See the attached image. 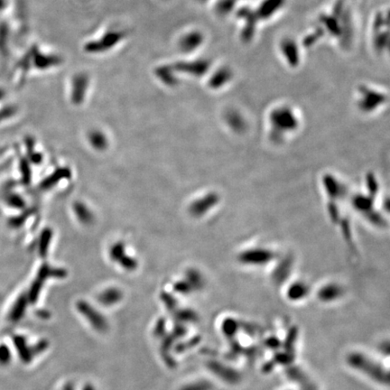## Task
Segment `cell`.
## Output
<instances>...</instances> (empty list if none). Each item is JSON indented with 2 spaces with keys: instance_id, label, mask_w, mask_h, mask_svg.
Returning a JSON list of instances; mask_svg holds the SVG:
<instances>
[{
  "instance_id": "6da1fadb",
  "label": "cell",
  "mask_w": 390,
  "mask_h": 390,
  "mask_svg": "<svg viewBox=\"0 0 390 390\" xmlns=\"http://www.w3.org/2000/svg\"><path fill=\"white\" fill-rule=\"evenodd\" d=\"M348 363L356 371L367 375L375 381L382 384L388 382L387 373L384 371V369L379 364L374 362V360L364 355L363 353L353 352L348 357Z\"/></svg>"
},
{
  "instance_id": "7a4b0ae2",
  "label": "cell",
  "mask_w": 390,
  "mask_h": 390,
  "mask_svg": "<svg viewBox=\"0 0 390 390\" xmlns=\"http://www.w3.org/2000/svg\"><path fill=\"white\" fill-rule=\"evenodd\" d=\"M125 36L126 34L124 31H117V30L108 31L105 33L101 38L86 43L84 49L87 53H91V54L107 52L117 45L120 41H122L125 38Z\"/></svg>"
},
{
  "instance_id": "3957f363",
  "label": "cell",
  "mask_w": 390,
  "mask_h": 390,
  "mask_svg": "<svg viewBox=\"0 0 390 390\" xmlns=\"http://www.w3.org/2000/svg\"><path fill=\"white\" fill-rule=\"evenodd\" d=\"M274 251L267 247H251L245 249L239 256V260L245 266H264L274 259Z\"/></svg>"
},
{
  "instance_id": "277c9868",
  "label": "cell",
  "mask_w": 390,
  "mask_h": 390,
  "mask_svg": "<svg viewBox=\"0 0 390 390\" xmlns=\"http://www.w3.org/2000/svg\"><path fill=\"white\" fill-rule=\"evenodd\" d=\"M271 122L273 125V131L278 132L281 135L288 132L294 131L297 126V121L292 113H290L289 116L286 112L284 113L283 117L276 115L271 120Z\"/></svg>"
},
{
  "instance_id": "5b68a950",
  "label": "cell",
  "mask_w": 390,
  "mask_h": 390,
  "mask_svg": "<svg viewBox=\"0 0 390 390\" xmlns=\"http://www.w3.org/2000/svg\"><path fill=\"white\" fill-rule=\"evenodd\" d=\"M79 310H81V313L84 316L88 318L89 323L93 325V327H95L97 330L103 331L107 328V323L105 321L104 318L100 313L97 312L96 310L93 309L88 304L86 303H80L79 304Z\"/></svg>"
},
{
  "instance_id": "8992f818",
  "label": "cell",
  "mask_w": 390,
  "mask_h": 390,
  "mask_svg": "<svg viewBox=\"0 0 390 390\" xmlns=\"http://www.w3.org/2000/svg\"><path fill=\"white\" fill-rule=\"evenodd\" d=\"M89 78L85 74H78L75 75L73 80V101L75 103H81L85 95L86 90L88 88Z\"/></svg>"
},
{
  "instance_id": "52a82bcc",
  "label": "cell",
  "mask_w": 390,
  "mask_h": 390,
  "mask_svg": "<svg viewBox=\"0 0 390 390\" xmlns=\"http://www.w3.org/2000/svg\"><path fill=\"white\" fill-rule=\"evenodd\" d=\"M219 201L216 194H207L203 198L199 199L198 201H194V203L191 206V213L194 216H200L205 214L209 211V209L213 208L214 205H216Z\"/></svg>"
},
{
  "instance_id": "ba28073f",
  "label": "cell",
  "mask_w": 390,
  "mask_h": 390,
  "mask_svg": "<svg viewBox=\"0 0 390 390\" xmlns=\"http://www.w3.org/2000/svg\"><path fill=\"white\" fill-rule=\"evenodd\" d=\"M35 67L39 70H47L53 68L54 66H58L62 62V59L57 55L53 54H40L39 51H35L34 55Z\"/></svg>"
},
{
  "instance_id": "9c48e42d",
  "label": "cell",
  "mask_w": 390,
  "mask_h": 390,
  "mask_svg": "<svg viewBox=\"0 0 390 390\" xmlns=\"http://www.w3.org/2000/svg\"><path fill=\"white\" fill-rule=\"evenodd\" d=\"M317 295L322 302L335 301L342 295V288L337 284H328L319 290Z\"/></svg>"
},
{
  "instance_id": "30bf717a",
  "label": "cell",
  "mask_w": 390,
  "mask_h": 390,
  "mask_svg": "<svg viewBox=\"0 0 390 390\" xmlns=\"http://www.w3.org/2000/svg\"><path fill=\"white\" fill-rule=\"evenodd\" d=\"M201 42V35H198L197 33H191L188 35H185L180 43V49L182 52H190L200 44Z\"/></svg>"
},
{
  "instance_id": "8fae6325",
  "label": "cell",
  "mask_w": 390,
  "mask_h": 390,
  "mask_svg": "<svg viewBox=\"0 0 390 390\" xmlns=\"http://www.w3.org/2000/svg\"><path fill=\"white\" fill-rule=\"evenodd\" d=\"M308 287L304 283L297 282L290 286L287 291V297L292 301H299L307 295Z\"/></svg>"
},
{
  "instance_id": "7c38bea8",
  "label": "cell",
  "mask_w": 390,
  "mask_h": 390,
  "mask_svg": "<svg viewBox=\"0 0 390 390\" xmlns=\"http://www.w3.org/2000/svg\"><path fill=\"white\" fill-rule=\"evenodd\" d=\"M173 71L174 68L170 66H161L155 70V75L166 85H174L176 82V79L174 77Z\"/></svg>"
},
{
  "instance_id": "4fadbf2b",
  "label": "cell",
  "mask_w": 390,
  "mask_h": 390,
  "mask_svg": "<svg viewBox=\"0 0 390 390\" xmlns=\"http://www.w3.org/2000/svg\"><path fill=\"white\" fill-rule=\"evenodd\" d=\"M121 299V293L119 290L109 289L105 291L100 296V301L105 305H114V303L120 301Z\"/></svg>"
},
{
  "instance_id": "5bb4252c",
  "label": "cell",
  "mask_w": 390,
  "mask_h": 390,
  "mask_svg": "<svg viewBox=\"0 0 390 390\" xmlns=\"http://www.w3.org/2000/svg\"><path fill=\"white\" fill-rule=\"evenodd\" d=\"M89 139H90V142H91L93 146L98 148V149H103L106 147L107 140L105 139V136L102 133L93 132L90 135H89Z\"/></svg>"
},
{
  "instance_id": "9a60e30c",
  "label": "cell",
  "mask_w": 390,
  "mask_h": 390,
  "mask_svg": "<svg viewBox=\"0 0 390 390\" xmlns=\"http://www.w3.org/2000/svg\"><path fill=\"white\" fill-rule=\"evenodd\" d=\"M75 210H76V213H77L78 216H79V218H80L82 221H84V222H86V221L89 222V220H91V215H90V213H89V211H88V209L86 210L85 207H84L83 205L78 204L77 206H76Z\"/></svg>"
},
{
  "instance_id": "2e32d148",
  "label": "cell",
  "mask_w": 390,
  "mask_h": 390,
  "mask_svg": "<svg viewBox=\"0 0 390 390\" xmlns=\"http://www.w3.org/2000/svg\"><path fill=\"white\" fill-rule=\"evenodd\" d=\"M207 389V386L204 384H196V385H193V386H187L185 390H206Z\"/></svg>"
},
{
  "instance_id": "e0dca14e",
  "label": "cell",
  "mask_w": 390,
  "mask_h": 390,
  "mask_svg": "<svg viewBox=\"0 0 390 390\" xmlns=\"http://www.w3.org/2000/svg\"><path fill=\"white\" fill-rule=\"evenodd\" d=\"M85 390H93V388H90L89 386H87V387L85 388Z\"/></svg>"
},
{
  "instance_id": "ac0fdd59",
  "label": "cell",
  "mask_w": 390,
  "mask_h": 390,
  "mask_svg": "<svg viewBox=\"0 0 390 390\" xmlns=\"http://www.w3.org/2000/svg\"><path fill=\"white\" fill-rule=\"evenodd\" d=\"M64 390H73V389H72V388H71L70 386H67V387H66L65 389Z\"/></svg>"
}]
</instances>
